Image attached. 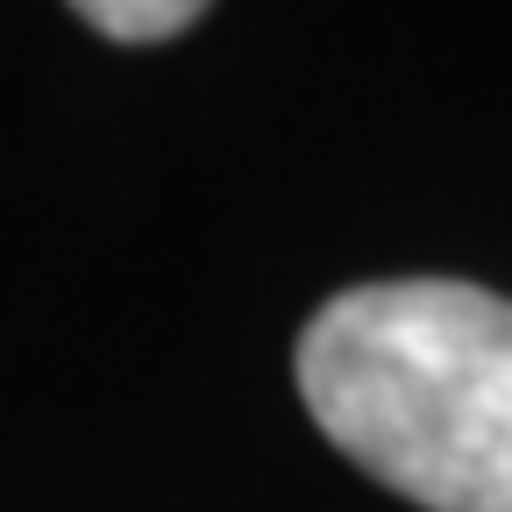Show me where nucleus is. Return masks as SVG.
<instances>
[{"label": "nucleus", "mask_w": 512, "mask_h": 512, "mask_svg": "<svg viewBox=\"0 0 512 512\" xmlns=\"http://www.w3.org/2000/svg\"><path fill=\"white\" fill-rule=\"evenodd\" d=\"M299 399L356 470L427 512H512V299L384 278L299 335Z\"/></svg>", "instance_id": "1"}, {"label": "nucleus", "mask_w": 512, "mask_h": 512, "mask_svg": "<svg viewBox=\"0 0 512 512\" xmlns=\"http://www.w3.org/2000/svg\"><path fill=\"white\" fill-rule=\"evenodd\" d=\"M79 15L100 36H114V43H164V36H178V29L200 22L192 0H86Z\"/></svg>", "instance_id": "2"}]
</instances>
